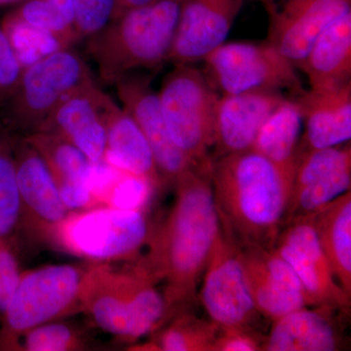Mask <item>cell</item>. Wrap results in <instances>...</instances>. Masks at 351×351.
Instances as JSON below:
<instances>
[{
	"mask_svg": "<svg viewBox=\"0 0 351 351\" xmlns=\"http://www.w3.org/2000/svg\"><path fill=\"white\" fill-rule=\"evenodd\" d=\"M20 274L19 263L10 242L0 239V313L5 309Z\"/></svg>",
	"mask_w": 351,
	"mask_h": 351,
	"instance_id": "34",
	"label": "cell"
},
{
	"mask_svg": "<svg viewBox=\"0 0 351 351\" xmlns=\"http://www.w3.org/2000/svg\"><path fill=\"white\" fill-rule=\"evenodd\" d=\"M244 0H182L168 62L193 64L203 61L226 39Z\"/></svg>",
	"mask_w": 351,
	"mask_h": 351,
	"instance_id": "16",
	"label": "cell"
},
{
	"mask_svg": "<svg viewBox=\"0 0 351 351\" xmlns=\"http://www.w3.org/2000/svg\"><path fill=\"white\" fill-rule=\"evenodd\" d=\"M113 85L121 107L130 113L147 138L163 182L174 184L184 173L198 169L173 142L158 93L152 88L149 75L134 71L122 76Z\"/></svg>",
	"mask_w": 351,
	"mask_h": 351,
	"instance_id": "14",
	"label": "cell"
},
{
	"mask_svg": "<svg viewBox=\"0 0 351 351\" xmlns=\"http://www.w3.org/2000/svg\"><path fill=\"white\" fill-rule=\"evenodd\" d=\"M314 232L337 280L351 299V193L311 214Z\"/></svg>",
	"mask_w": 351,
	"mask_h": 351,
	"instance_id": "23",
	"label": "cell"
},
{
	"mask_svg": "<svg viewBox=\"0 0 351 351\" xmlns=\"http://www.w3.org/2000/svg\"><path fill=\"white\" fill-rule=\"evenodd\" d=\"M92 82L77 52L71 47L55 51L23 69L12 93L0 104L1 126L18 137L38 132L68 95Z\"/></svg>",
	"mask_w": 351,
	"mask_h": 351,
	"instance_id": "5",
	"label": "cell"
},
{
	"mask_svg": "<svg viewBox=\"0 0 351 351\" xmlns=\"http://www.w3.org/2000/svg\"><path fill=\"white\" fill-rule=\"evenodd\" d=\"M272 249L299 277L311 306L325 304L350 314L351 299L339 285L321 248L311 214L286 223Z\"/></svg>",
	"mask_w": 351,
	"mask_h": 351,
	"instance_id": "13",
	"label": "cell"
},
{
	"mask_svg": "<svg viewBox=\"0 0 351 351\" xmlns=\"http://www.w3.org/2000/svg\"><path fill=\"white\" fill-rule=\"evenodd\" d=\"M286 98L280 91H252L219 97L214 140L218 157L250 151L265 120Z\"/></svg>",
	"mask_w": 351,
	"mask_h": 351,
	"instance_id": "18",
	"label": "cell"
},
{
	"mask_svg": "<svg viewBox=\"0 0 351 351\" xmlns=\"http://www.w3.org/2000/svg\"><path fill=\"white\" fill-rule=\"evenodd\" d=\"M22 71L5 32L0 27V104L12 93Z\"/></svg>",
	"mask_w": 351,
	"mask_h": 351,
	"instance_id": "33",
	"label": "cell"
},
{
	"mask_svg": "<svg viewBox=\"0 0 351 351\" xmlns=\"http://www.w3.org/2000/svg\"><path fill=\"white\" fill-rule=\"evenodd\" d=\"M203 62L208 80L223 95L304 89L297 69L269 43H223Z\"/></svg>",
	"mask_w": 351,
	"mask_h": 351,
	"instance_id": "9",
	"label": "cell"
},
{
	"mask_svg": "<svg viewBox=\"0 0 351 351\" xmlns=\"http://www.w3.org/2000/svg\"><path fill=\"white\" fill-rule=\"evenodd\" d=\"M200 299L221 328H254L261 314L252 299L239 245L221 226L201 277Z\"/></svg>",
	"mask_w": 351,
	"mask_h": 351,
	"instance_id": "10",
	"label": "cell"
},
{
	"mask_svg": "<svg viewBox=\"0 0 351 351\" xmlns=\"http://www.w3.org/2000/svg\"><path fill=\"white\" fill-rule=\"evenodd\" d=\"M17 1H19V0H0V7L8 5V4H12Z\"/></svg>",
	"mask_w": 351,
	"mask_h": 351,
	"instance_id": "37",
	"label": "cell"
},
{
	"mask_svg": "<svg viewBox=\"0 0 351 351\" xmlns=\"http://www.w3.org/2000/svg\"><path fill=\"white\" fill-rule=\"evenodd\" d=\"M291 98L302 117L299 154L350 142L351 82L324 91L304 88Z\"/></svg>",
	"mask_w": 351,
	"mask_h": 351,
	"instance_id": "19",
	"label": "cell"
},
{
	"mask_svg": "<svg viewBox=\"0 0 351 351\" xmlns=\"http://www.w3.org/2000/svg\"><path fill=\"white\" fill-rule=\"evenodd\" d=\"M152 228L142 210L101 206L71 212L58 230L53 246L92 263L137 258Z\"/></svg>",
	"mask_w": 351,
	"mask_h": 351,
	"instance_id": "8",
	"label": "cell"
},
{
	"mask_svg": "<svg viewBox=\"0 0 351 351\" xmlns=\"http://www.w3.org/2000/svg\"><path fill=\"white\" fill-rule=\"evenodd\" d=\"M1 29L23 69L55 51L68 48L52 34L25 24L10 15L4 20Z\"/></svg>",
	"mask_w": 351,
	"mask_h": 351,
	"instance_id": "29",
	"label": "cell"
},
{
	"mask_svg": "<svg viewBox=\"0 0 351 351\" xmlns=\"http://www.w3.org/2000/svg\"><path fill=\"white\" fill-rule=\"evenodd\" d=\"M152 1H154V0H117V3H119L117 15L123 12V11L127 10V9L135 8V7L145 5V4L149 3V2ZM117 16H115V17H117Z\"/></svg>",
	"mask_w": 351,
	"mask_h": 351,
	"instance_id": "36",
	"label": "cell"
},
{
	"mask_svg": "<svg viewBox=\"0 0 351 351\" xmlns=\"http://www.w3.org/2000/svg\"><path fill=\"white\" fill-rule=\"evenodd\" d=\"M265 339L254 328L219 327L212 351H260Z\"/></svg>",
	"mask_w": 351,
	"mask_h": 351,
	"instance_id": "32",
	"label": "cell"
},
{
	"mask_svg": "<svg viewBox=\"0 0 351 351\" xmlns=\"http://www.w3.org/2000/svg\"><path fill=\"white\" fill-rule=\"evenodd\" d=\"M18 136L0 125V239L20 230L21 199L16 175L14 145Z\"/></svg>",
	"mask_w": 351,
	"mask_h": 351,
	"instance_id": "27",
	"label": "cell"
},
{
	"mask_svg": "<svg viewBox=\"0 0 351 351\" xmlns=\"http://www.w3.org/2000/svg\"><path fill=\"white\" fill-rule=\"evenodd\" d=\"M175 198L160 225L152 230L140 263L157 284L173 316L195 300L198 284L221 228L211 172L191 169L176 180Z\"/></svg>",
	"mask_w": 351,
	"mask_h": 351,
	"instance_id": "1",
	"label": "cell"
},
{
	"mask_svg": "<svg viewBox=\"0 0 351 351\" xmlns=\"http://www.w3.org/2000/svg\"><path fill=\"white\" fill-rule=\"evenodd\" d=\"M104 161L117 169L147 179L156 188L163 182L140 126L110 97L107 105V147Z\"/></svg>",
	"mask_w": 351,
	"mask_h": 351,
	"instance_id": "21",
	"label": "cell"
},
{
	"mask_svg": "<svg viewBox=\"0 0 351 351\" xmlns=\"http://www.w3.org/2000/svg\"><path fill=\"white\" fill-rule=\"evenodd\" d=\"M9 15L32 27L52 34L63 43L64 47H71V44L78 40L73 25L49 0H27Z\"/></svg>",
	"mask_w": 351,
	"mask_h": 351,
	"instance_id": "30",
	"label": "cell"
},
{
	"mask_svg": "<svg viewBox=\"0 0 351 351\" xmlns=\"http://www.w3.org/2000/svg\"><path fill=\"white\" fill-rule=\"evenodd\" d=\"M156 285L140 261L126 269H115L112 263H90L82 313L120 341H137L173 317Z\"/></svg>",
	"mask_w": 351,
	"mask_h": 351,
	"instance_id": "3",
	"label": "cell"
},
{
	"mask_svg": "<svg viewBox=\"0 0 351 351\" xmlns=\"http://www.w3.org/2000/svg\"><path fill=\"white\" fill-rule=\"evenodd\" d=\"M51 3L53 4L62 15L68 20L69 24L73 27V21H75V16H73V0H49ZM75 29V27H73Z\"/></svg>",
	"mask_w": 351,
	"mask_h": 351,
	"instance_id": "35",
	"label": "cell"
},
{
	"mask_svg": "<svg viewBox=\"0 0 351 351\" xmlns=\"http://www.w3.org/2000/svg\"><path fill=\"white\" fill-rule=\"evenodd\" d=\"M182 0H154L119 14L87 39L101 82L113 85L122 76L168 62Z\"/></svg>",
	"mask_w": 351,
	"mask_h": 351,
	"instance_id": "4",
	"label": "cell"
},
{
	"mask_svg": "<svg viewBox=\"0 0 351 351\" xmlns=\"http://www.w3.org/2000/svg\"><path fill=\"white\" fill-rule=\"evenodd\" d=\"M23 138L45 161L58 191L73 186L92 189L94 164L75 145L49 131L34 132Z\"/></svg>",
	"mask_w": 351,
	"mask_h": 351,
	"instance_id": "25",
	"label": "cell"
},
{
	"mask_svg": "<svg viewBox=\"0 0 351 351\" xmlns=\"http://www.w3.org/2000/svg\"><path fill=\"white\" fill-rule=\"evenodd\" d=\"M14 159L21 199L20 230L53 245L71 211L64 206L45 161L23 137L16 138Z\"/></svg>",
	"mask_w": 351,
	"mask_h": 351,
	"instance_id": "12",
	"label": "cell"
},
{
	"mask_svg": "<svg viewBox=\"0 0 351 351\" xmlns=\"http://www.w3.org/2000/svg\"><path fill=\"white\" fill-rule=\"evenodd\" d=\"M341 313H346L325 304L295 309L272 322L262 350H341L346 341L339 319Z\"/></svg>",
	"mask_w": 351,
	"mask_h": 351,
	"instance_id": "20",
	"label": "cell"
},
{
	"mask_svg": "<svg viewBox=\"0 0 351 351\" xmlns=\"http://www.w3.org/2000/svg\"><path fill=\"white\" fill-rule=\"evenodd\" d=\"M239 249L249 291L261 316L274 322L295 309L311 306L299 277L274 249L243 245Z\"/></svg>",
	"mask_w": 351,
	"mask_h": 351,
	"instance_id": "15",
	"label": "cell"
},
{
	"mask_svg": "<svg viewBox=\"0 0 351 351\" xmlns=\"http://www.w3.org/2000/svg\"><path fill=\"white\" fill-rule=\"evenodd\" d=\"M302 130L301 112L287 97L265 120L252 149L271 161L293 182Z\"/></svg>",
	"mask_w": 351,
	"mask_h": 351,
	"instance_id": "24",
	"label": "cell"
},
{
	"mask_svg": "<svg viewBox=\"0 0 351 351\" xmlns=\"http://www.w3.org/2000/svg\"><path fill=\"white\" fill-rule=\"evenodd\" d=\"M157 93L173 142L198 169L211 171L219 96L206 75L193 64H176Z\"/></svg>",
	"mask_w": 351,
	"mask_h": 351,
	"instance_id": "7",
	"label": "cell"
},
{
	"mask_svg": "<svg viewBox=\"0 0 351 351\" xmlns=\"http://www.w3.org/2000/svg\"><path fill=\"white\" fill-rule=\"evenodd\" d=\"M76 38L88 39L101 31L117 15V0H73Z\"/></svg>",
	"mask_w": 351,
	"mask_h": 351,
	"instance_id": "31",
	"label": "cell"
},
{
	"mask_svg": "<svg viewBox=\"0 0 351 351\" xmlns=\"http://www.w3.org/2000/svg\"><path fill=\"white\" fill-rule=\"evenodd\" d=\"M110 96L92 82L68 95L39 131H49L75 145L93 164L105 162Z\"/></svg>",
	"mask_w": 351,
	"mask_h": 351,
	"instance_id": "17",
	"label": "cell"
},
{
	"mask_svg": "<svg viewBox=\"0 0 351 351\" xmlns=\"http://www.w3.org/2000/svg\"><path fill=\"white\" fill-rule=\"evenodd\" d=\"M261 2H262V4L265 3V2L271 1V0H260Z\"/></svg>",
	"mask_w": 351,
	"mask_h": 351,
	"instance_id": "38",
	"label": "cell"
},
{
	"mask_svg": "<svg viewBox=\"0 0 351 351\" xmlns=\"http://www.w3.org/2000/svg\"><path fill=\"white\" fill-rule=\"evenodd\" d=\"M211 182L221 226L237 243L274 248L290 199L287 176L250 149L213 160Z\"/></svg>",
	"mask_w": 351,
	"mask_h": 351,
	"instance_id": "2",
	"label": "cell"
},
{
	"mask_svg": "<svg viewBox=\"0 0 351 351\" xmlns=\"http://www.w3.org/2000/svg\"><path fill=\"white\" fill-rule=\"evenodd\" d=\"M219 327L193 314H175L167 326L159 328L149 343L138 346L141 350L212 351Z\"/></svg>",
	"mask_w": 351,
	"mask_h": 351,
	"instance_id": "26",
	"label": "cell"
},
{
	"mask_svg": "<svg viewBox=\"0 0 351 351\" xmlns=\"http://www.w3.org/2000/svg\"><path fill=\"white\" fill-rule=\"evenodd\" d=\"M309 89L324 91L351 82V11L316 39L302 62Z\"/></svg>",
	"mask_w": 351,
	"mask_h": 351,
	"instance_id": "22",
	"label": "cell"
},
{
	"mask_svg": "<svg viewBox=\"0 0 351 351\" xmlns=\"http://www.w3.org/2000/svg\"><path fill=\"white\" fill-rule=\"evenodd\" d=\"M87 348L88 339L78 328L57 320L39 325L21 335L10 350L75 351Z\"/></svg>",
	"mask_w": 351,
	"mask_h": 351,
	"instance_id": "28",
	"label": "cell"
},
{
	"mask_svg": "<svg viewBox=\"0 0 351 351\" xmlns=\"http://www.w3.org/2000/svg\"><path fill=\"white\" fill-rule=\"evenodd\" d=\"M263 5L269 17L267 40L297 69L316 39L351 11V0H271Z\"/></svg>",
	"mask_w": 351,
	"mask_h": 351,
	"instance_id": "11",
	"label": "cell"
},
{
	"mask_svg": "<svg viewBox=\"0 0 351 351\" xmlns=\"http://www.w3.org/2000/svg\"><path fill=\"white\" fill-rule=\"evenodd\" d=\"M88 267L60 263L21 271L2 313L0 348L10 350L16 339L32 328L82 313Z\"/></svg>",
	"mask_w": 351,
	"mask_h": 351,
	"instance_id": "6",
	"label": "cell"
}]
</instances>
